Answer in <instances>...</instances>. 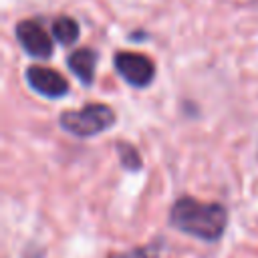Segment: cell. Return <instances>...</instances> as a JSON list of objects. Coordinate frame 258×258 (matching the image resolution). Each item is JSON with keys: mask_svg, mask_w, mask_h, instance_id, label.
<instances>
[{"mask_svg": "<svg viewBox=\"0 0 258 258\" xmlns=\"http://www.w3.org/2000/svg\"><path fill=\"white\" fill-rule=\"evenodd\" d=\"M171 226L202 240H218L228 224V212L220 204H206L194 198H179L169 214Z\"/></svg>", "mask_w": 258, "mask_h": 258, "instance_id": "1", "label": "cell"}, {"mask_svg": "<svg viewBox=\"0 0 258 258\" xmlns=\"http://www.w3.org/2000/svg\"><path fill=\"white\" fill-rule=\"evenodd\" d=\"M58 123L64 131L77 137H91L107 131L115 123V113L107 105H87L77 111H64Z\"/></svg>", "mask_w": 258, "mask_h": 258, "instance_id": "2", "label": "cell"}, {"mask_svg": "<svg viewBox=\"0 0 258 258\" xmlns=\"http://www.w3.org/2000/svg\"><path fill=\"white\" fill-rule=\"evenodd\" d=\"M115 69L131 87H147L155 77L153 60L137 52H117Z\"/></svg>", "mask_w": 258, "mask_h": 258, "instance_id": "3", "label": "cell"}, {"mask_svg": "<svg viewBox=\"0 0 258 258\" xmlns=\"http://www.w3.org/2000/svg\"><path fill=\"white\" fill-rule=\"evenodd\" d=\"M16 38L22 44V48L36 58H48L52 54V42L46 34V30L34 22V20H22L16 24Z\"/></svg>", "mask_w": 258, "mask_h": 258, "instance_id": "4", "label": "cell"}, {"mask_svg": "<svg viewBox=\"0 0 258 258\" xmlns=\"http://www.w3.org/2000/svg\"><path fill=\"white\" fill-rule=\"evenodd\" d=\"M26 81L30 89H34L38 95H44L48 99H58L69 93V83L52 69L48 67H30L26 71Z\"/></svg>", "mask_w": 258, "mask_h": 258, "instance_id": "5", "label": "cell"}, {"mask_svg": "<svg viewBox=\"0 0 258 258\" xmlns=\"http://www.w3.org/2000/svg\"><path fill=\"white\" fill-rule=\"evenodd\" d=\"M95 62H97V54L91 48H79V50L71 52L67 58V64L73 71V75L79 81H83L85 85H91V81H93Z\"/></svg>", "mask_w": 258, "mask_h": 258, "instance_id": "6", "label": "cell"}, {"mask_svg": "<svg viewBox=\"0 0 258 258\" xmlns=\"http://www.w3.org/2000/svg\"><path fill=\"white\" fill-rule=\"evenodd\" d=\"M52 36L64 46L73 44L79 38V24L69 16H60L52 22Z\"/></svg>", "mask_w": 258, "mask_h": 258, "instance_id": "7", "label": "cell"}, {"mask_svg": "<svg viewBox=\"0 0 258 258\" xmlns=\"http://www.w3.org/2000/svg\"><path fill=\"white\" fill-rule=\"evenodd\" d=\"M119 155H121L123 167H127V169H139V167H141L139 153H137V149H135L133 145L121 143V145H119Z\"/></svg>", "mask_w": 258, "mask_h": 258, "instance_id": "8", "label": "cell"}, {"mask_svg": "<svg viewBox=\"0 0 258 258\" xmlns=\"http://www.w3.org/2000/svg\"><path fill=\"white\" fill-rule=\"evenodd\" d=\"M115 258H157V246H147V248H137L127 254L115 256Z\"/></svg>", "mask_w": 258, "mask_h": 258, "instance_id": "9", "label": "cell"}]
</instances>
